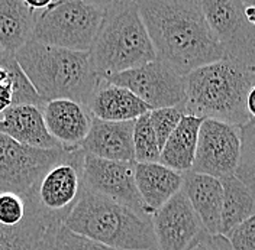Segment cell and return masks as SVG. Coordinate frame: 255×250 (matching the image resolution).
<instances>
[{"instance_id":"6da1fadb","label":"cell","mask_w":255,"mask_h":250,"mask_svg":"<svg viewBox=\"0 0 255 250\" xmlns=\"http://www.w3.org/2000/svg\"><path fill=\"white\" fill-rule=\"evenodd\" d=\"M138 12L155 52V60L180 76L225 60V52L197 0H143Z\"/></svg>"},{"instance_id":"7a4b0ae2","label":"cell","mask_w":255,"mask_h":250,"mask_svg":"<svg viewBox=\"0 0 255 250\" xmlns=\"http://www.w3.org/2000/svg\"><path fill=\"white\" fill-rule=\"evenodd\" d=\"M255 90V68L225 58L184 76V114L244 127L254 122L248 95Z\"/></svg>"},{"instance_id":"3957f363","label":"cell","mask_w":255,"mask_h":250,"mask_svg":"<svg viewBox=\"0 0 255 250\" xmlns=\"http://www.w3.org/2000/svg\"><path fill=\"white\" fill-rule=\"evenodd\" d=\"M15 58L44 103L71 100L86 107L99 83L90 52L29 41L16 51Z\"/></svg>"},{"instance_id":"277c9868","label":"cell","mask_w":255,"mask_h":250,"mask_svg":"<svg viewBox=\"0 0 255 250\" xmlns=\"http://www.w3.org/2000/svg\"><path fill=\"white\" fill-rule=\"evenodd\" d=\"M63 224L70 232L112 249L157 250L151 216L138 214L86 188Z\"/></svg>"},{"instance_id":"5b68a950","label":"cell","mask_w":255,"mask_h":250,"mask_svg":"<svg viewBox=\"0 0 255 250\" xmlns=\"http://www.w3.org/2000/svg\"><path fill=\"white\" fill-rule=\"evenodd\" d=\"M89 52L97 76L119 74L155 61L136 1H108L106 15Z\"/></svg>"},{"instance_id":"8992f818","label":"cell","mask_w":255,"mask_h":250,"mask_svg":"<svg viewBox=\"0 0 255 250\" xmlns=\"http://www.w3.org/2000/svg\"><path fill=\"white\" fill-rule=\"evenodd\" d=\"M108 1L49 0L36 12L32 39L48 47L89 52L106 15Z\"/></svg>"},{"instance_id":"52a82bcc","label":"cell","mask_w":255,"mask_h":250,"mask_svg":"<svg viewBox=\"0 0 255 250\" xmlns=\"http://www.w3.org/2000/svg\"><path fill=\"white\" fill-rule=\"evenodd\" d=\"M200 7L225 57L255 68L254 1L203 0Z\"/></svg>"},{"instance_id":"ba28073f","label":"cell","mask_w":255,"mask_h":250,"mask_svg":"<svg viewBox=\"0 0 255 250\" xmlns=\"http://www.w3.org/2000/svg\"><path fill=\"white\" fill-rule=\"evenodd\" d=\"M83 157L81 149L68 151L63 161L49 168L23 198L29 200L48 220L64 223L79 201L83 189Z\"/></svg>"},{"instance_id":"9c48e42d","label":"cell","mask_w":255,"mask_h":250,"mask_svg":"<svg viewBox=\"0 0 255 250\" xmlns=\"http://www.w3.org/2000/svg\"><path fill=\"white\" fill-rule=\"evenodd\" d=\"M68 149H38L25 146L0 133V191L26 197L42 175L61 162Z\"/></svg>"},{"instance_id":"30bf717a","label":"cell","mask_w":255,"mask_h":250,"mask_svg":"<svg viewBox=\"0 0 255 250\" xmlns=\"http://www.w3.org/2000/svg\"><path fill=\"white\" fill-rule=\"evenodd\" d=\"M99 77L129 90L149 111L180 107L184 103V77L157 60L119 74Z\"/></svg>"},{"instance_id":"8fae6325","label":"cell","mask_w":255,"mask_h":250,"mask_svg":"<svg viewBox=\"0 0 255 250\" xmlns=\"http://www.w3.org/2000/svg\"><path fill=\"white\" fill-rule=\"evenodd\" d=\"M242 146V127L203 119L191 172L209 175L218 179L234 176L238 168Z\"/></svg>"},{"instance_id":"7c38bea8","label":"cell","mask_w":255,"mask_h":250,"mask_svg":"<svg viewBox=\"0 0 255 250\" xmlns=\"http://www.w3.org/2000/svg\"><path fill=\"white\" fill-rule=\"evenodd\" d=\"M81 182L87 191L149 216L135 184V162L108 161L84 154Z\"/></svg>"},{"instance_id":"4fadbf2b","label":"cell","mask_w":255,"mask_h":250,"mask_svg":"<svg viewBox=\"0 0 255 250\" xmlns=\"http://www.w3.org/2000/svg\"><path fill=\"white\" fill-rule=\"evenodd\" d=\"M157 250H187L206 232L183 191H178L161 208L151 214Z\"/></svg>"},{"instance_id":"5bb4252c","label":"cell","mask_w":255,"mask_h":250,"mask_svg":"<svg viewBox=\"0 0 255 250\" xmlns=\"http://www.w3.org/2000/svg\"><path fill=\"white\" fill-rule=\"evenodd\" d=\"M42 116L48 133L61 148L80 149L92 123V116L84 106L71 100H54L44 104Z\"/></svg>"},{"instance_id":"9a60e30c","label":"cell","mask_w":255,"mask_h":250,"mask_svg":"<svg viewBox=\"0 0 255 250\" xmlns=\"http://www.w3.org/2000/svg\"><path fill=\"white\" fill-rule=\"evenodd\" d=\"M132 133L133 122H103L92 117L90 130L80 149L100 159L135 162Z\"/></svg>"},{"instance_id":"2e32d148","label":"cell","mask_w":255,"mask_h":250,"mask_svg":"<svg viewBox=\"0 0 255 250\" xmlns=\"http://www.w3.org/2000/svg\"><path fill=\"white\" fill-rule=\"evenodd\" d=\"M181 191L203 223L207 233L221 235L223 197L221 179L189 171L183 173Z\"/></svg>"},{"instance_id":"e0dca14e","label":"cell","mask_w":255,"mask_h":250,"mask_svg":"<svg viewBox=\"0 0 255 250\" xmlns=\"http://www.w3.org/2000/svg\"><path fill=\"white\" fill-rule=\"evenodd\" d=\"M0 133L25 146L38 149L61 148L48 133L42 109L29 104L9 106L0 113Z\"/></svg>"},{"instance_id":"ac0fdd59","label":"cell","mask_w":255,"mask_h":250,"mask_svg":"<svg viewBox=\"0 0 255 250\" xmlns=\"http://www.w3.org/2000/svg\"><path fill=\"white\" fill-rule=\"evenodd\" d=\"M86 109L92 117L103 122H133L149 111L129 90L100 77Z\"/></svg>"},{"instance_id":"d6986e66","label":"cell","mask_w":255,"mask_h":250,"mask_svg":"<svg viewBox=\"0 0 255 250\" xmlns=\"http://www.w3.org/2000/svg\"><path fill=\"white\" fill-rule=\"evenodd\" d=\"M135 184L143 207L151 216L181 191L183 173L173 171L159 162L135 164Z\"/></svg>"},{"instance_id":"ffe728a7","label":"cell","mask_w":255,"mask_h":250,"mask_svg":"<svg viewBox=\"0 0 255 250\" xmlns=\"http://www.w3.org/2000/svg\"><path fill=\"white\" fill-rule=\"evenodd\" d=\"M202 122V117L191 114H184L181 117L180 123L161 149V165L180 173L191 171L197 145V135Z\"/></svg>"},{"instance_id":"44dd1931","label":"cell","mask_w":255,"mask_h":250,"mask_svg":"<svg viewBox=\"0 0 255 250\" xmlns=\"http://www.w3.org/2000/svg\"><path fill=\"white\" fill-rule=\"evenodd\" d=\"M36 12L25 0H0V47L15 54L32 39Z\"/></svg>"},{"instance_id":"7402d4cb","label":"cell","mask_w":255,"mask_h":250,"mask_svg":"<svg viewBox=\"0 0 255 250\" xmlns=\"http://www.w3.org/2000/svg\"><path fill=\"white\" fill-rule=\"evenodd\" d=\"M26 214L13 227L0 226V250H39L47 229L55 221L48 220L33 204L23 198Z\"/></svg>"},{"instance_id":"603a6c76","label":"cell","mask_w":255,"mask_h":250,"mask_svg":"<svg viewBox=\"0 0 255 250\" xmlns=\"http://www.w3.org/2000/svg\"><path fill=\"white\" fill-rule=\"evenodd\" d=\"M221 184L223 189L221 235L226 236L238 224L254 217L255 197L254 189L247 187L237 176L223 178Z\"/></svg>"},{"instance_id":"cb8c5ba5","label":"cell","mask_w":255,"mask_h":250,"mask_svg":"<svg viewBox=\"0 0 255 250\" xmlns=\"http://www.w3.org/2000/svg\"><path fill=\"white\" fill-rule=\"evenodd\" d=\"M39 250H116L70 232L63 223L51 224L42 237Z\"/></svg>"},{"instance_id":"d4e9b609","label":"cell","mask_w":255,"mask_h":250,"mask_svg":"<svg viewBox=\"0 0 255 250\" xmlns=\"http://www.w3.org/2000/svg\"><path fill=\"white\" fill-rule=\"evenodd\" d=\"M149 113V111H148ZM148 113L133 120V161L135 164H155L159 162L161 149L149 123Z\"/></svg>"},{"instance_id":"484cf974","label":"cell","mask_w":255,"mask_h":250,"mask_svg":"<svg viewBox=\"0 0 255 250\" xmlns=\"http://www.w3.org/2000/svg\"><path fill=\"white\" fill-rule=\"evenodd\" d=\"M0 65H3L10 77H12V106H20V104H29L35 107H44V101L38 97L36 91L33 90L29 80L23 74L22 68L16 61L15 54L6 52L1 58Z\"/></svg>"},{"instance_id":"4316f807","label":"cell","mask_w":255,"mask_h":250,"mask_svg":"<svg viewBox=\"0 0 255 250\" xmlns=\"http://www.w3.org/2000/svg\"><path fill=\"white\" fill-rule=\"evenodd\" d=\"M254 122L242 127V146H241V158L235 175L241 182L247 187L254 189Z\"/></svg>"},{"instance_id":"83f0119b","label":"cell","mask_w":255,"mask_h":250,"mask_svg":"<svg viewBox=\"0 0 255 250\" xmlns=\"http://www.w3.org/2000/svg\"><path fill=\"white\" fill-rule=\"evenodd\" d=\"M183 116H184V111L181 109V106L180 107L151 110L148 113L149 123H151L152 130L155 133L159 149H162L164 143L170 138V135L174 132V129L180 123Z\"/></svg>"},{"instance_id":"f1b7e54d","label":"cell","mask_w":255,"mask_h":250,"mask_svg":"<svg viewBox=\"0 0 255 250\" xmlns=\"http://www.w3.org/2000/svg\"><path fill=\"white\" fill-rule=\"evenodd\" d=\"M26 214L25 200L10 191H0V226H17Z\"/></svg>"},{"instance_id":"f546056e","label":"cell","mask_w":255,"mask_h":250,"mask_svg":"<svg viewBox=\"0 0 255 250\" xmlns=\"http://www.w3.org/2000/svg\"><path fill=\"white\" fill-rule=\"evenodd\" d=\"M225 237L232 250H255V216L234 227Z\"/></svg>"},{"instance_id":"4dcf8cb0","label":"cell","mask_w":255,"mask_h":250,"mask_svg":"<svg viewBox=\"0 0 255 250\" xmlns=\"http://www.w3.org/2000/svg\"><path fill=\"white\" fill-rule=\"evenodd\" d=\"M187 250H232V248L223 235H210L203 232Z\"/></svg>"},{"instance_id":"1f68e13d","label":"cell","mask_w":255,"mask_h":250,"mask_svg":"<svg viewBox=\"0 0 255 250\" xmlns=\"http://www.w3.org/2000/svg\"><path fill=\"white\" fill-rule=\"evenodd\" d=\"M0 98L9 101L12 106V77L3 65H0Z\"/></svg>"},{"instance_id":"d6a6232c","label":"cell","mask_w":255,"mask_h":250,"mask_svg":"<svg viewBox=\"0 0 255 250\" xmlns=\"http://www.w3.org/2000/svg\"><path fill=\"white\" fill-rule=\"evenodd\" d=\"M9 106H10V103H9V101H6V100L0 98V113H1L4 109H7Z\"/></svg>"},{"instance_id":"836d02e7","label":"cell","mask_w":255,"mask_h":250,"mask_svg":"<svg viewBox=\"0 0 255 250\" xmlns=\"http://www.w3.org/2000/svg\"><path fill=\"white\" fill-rule=\"evenodd\" d=\"M4 54H6V52H4V51L1 49V47H0V61H1V58L4 57Z\"/></svg>"}]
</instances>
